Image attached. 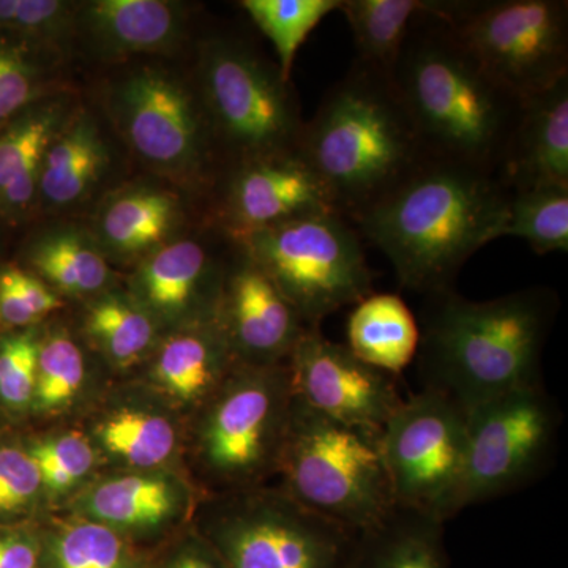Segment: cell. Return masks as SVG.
Returning a JSON list of instances; mask_svg holds the SVG:
<instances>
[{"mask_svg":"<svg viewBox=\"0 0 568 568\" xmlns=\"http://www.w3.org/2000/svg\"><path fill=\"white\" fill-rule=\"evenodd\" d=\"M508 201L499 175L426 159L353 224L386 254L399 284L426 297L454 290L469 257L504 237Z\"/></svg>","mask_w":568,"mask_h":568,"instance_id":"obj_1","label":"cell"},{"mask_svg":"<svg viewBox=\"0 0 568 568\" xmlns=\"http://www.w3.org/2000/svg\"><path fill=\"white\" fill-rule=\"evenodd\" d=\"M547 286L476 302L455 290L426 295L418 369L424 388L463 409L508 392L544 386L541 357L559 312Z\"/></svg>","mask_w":568,"mask_h":568,"instance_id":"obj_2","label":"cell"},{"mask_svg":"<svg viewBox=\"0 0 568 568\" xmlns=\"http://www.w3.org/2000/svg\"><path fill=\"white\" fill-rule=\"evenodd\" d=\"M390 78L428 159L499 175L523 100L481 70L446 22H414Z\"/></svg>","mask_w":568,"mask_h":568,"instance_id":"obj_3","label":"cell"},{"mask_svg":"<svg viewBox=\"0 0 568 568\" xmlns=\"http://www.w3.org/2000/svg\"><path fill=\"white\" fill-rule=\"evenodd\" d=\"M297 152L351 223L428 159L390 74L358 61L304 123Z\"/></svg>","mask_w":568,"mask_h":568,"instance_id":"obj_4","label":"cell"},{"mask_svg":"<svg viewBox=\"0 0 568 568\" xmlns=\"http://www.w3.org/2000/svg\"><path fill=\"white\" fill-rule=\"evenodd\" d=\"M278 473L295 503L354 534L396 506L381 432L339 424L295 396Z\"/></svg>","mask_w":568,"mask_h":568,"instance_id":"obj_5","label":"cell"},{"mask_svg":"<svg viewBox=\"0 0 568 568\" xmlns=\"http://www.w3.org/2000/svg\"><path fill=\"white\" fill-rule=\"evenodd\" d=\"M197 95L224 166L297 151L305 121L291 82L245 40L215 33L203 41Z\"/></svg>","mask_w":568,"mask_h":568,"instance_id":"obj_6","label":"cell"},{"mask_svg":"<svg viewBox=\"0 0 568 568\" xmlns=\"http://www.w3.org/2000/svg\"><path fill=\"white\" fill-rule=\"evenodd\" d=\"M237 244L308 327L375 293L361 234L339 212L298 216Z\"/></svg>","mask_w":568,"mask_h":568,"instance_id":"obj_7","label":"cell"},{"mask_svg":"<svg viewBox=\"0 0 568 568\" xmlns=\"http://www.w3.org/2000/svg\"><path fill=\"white\" fill-rule=\"evenodd\" d=\"M446 24L481 70L519 100L568 78L566 0H457Z\"/></svg>","mask_w":568,"mask_h":568,"instance_id":"obj_8","label":"cell"},{"mask_svg":"<svg viewBox=\"0 0 568 568\" xmlns=\"http://www.w3.org/2000/svg\"><path fill=\"white\" fill-rule=\"evenodd\" d=\"M396 504L447 523L463 510L466 410L443 392L422 388L381 432Z\"/></svg>","mask_w":568,"mask_h":568,"instance_id":"obj_9","label":"cell"},{"mask_svg":"<svg viewBox=\"0 0 568 568\" xmlns=\"http://www.w3.org/2000/svg\"><path fill=\"white\" fill-rule=\"evenodd\" d=\"M354 536L284 491L242 493L216 508L205 541L224 568H345Z\"/></svg>","mask_w":568,"mask_h":568,"instance_id":"obj_10","label":"cell"},{"mask_svg":"<svg viewBox=\"0 0 568 568\" xmlns=\"http://www.w3.org/2000/svg\"><path fill=\"white\" fill-rule=\"evenodd\" d=\"M560 416L544 386L466 409L463 510L525 487L548 466Z\"/></svg>","mask_w":568,"mask_h":568,"instance_id":"obj_11","label":"cell"},{"mask_svg":"<svg viewBox=\"0 0 568 568\" xmlns=\"http://www.w3.org/2000/svg\"><path fill=\"white\" fill-rule=\"evenodd\" d=\"M222 386L201 435L205 465L230 481L278 470L294 405L287 365L241 364Z\"/></svg>","mask_w":568,"mask_h":568,"instance_id":"obj_12","label":"cell"},{"mask_svg":"<svg viewBox=\"0 0 568 568\" xmlns=\"http://www.w3.org/2000/svg\"><path fill=\"white\" fill-rule=\"evenodd\" d=\"M108 108L129 148L155 170L196 179L220 156L200 95L168 71L125 74L112 85Z\"/></svg>","mask_w":568,"mask_h":568,"instance_id":"obj_13","label":"cell"},{"mask_svg":"<svg viewBox=\"0 0 568 568\" xmlns=\"http://www.w3.org/2000/svg\"><path fill=\"white\" fill-rule=\"evenodd\" d=\"M286 365L295 398L339 424L383 432L405 402L394 376L325 338L321 327L305 332Z\"/></svg>","mask_w":568,"mask_h":568,"instance_id":"obj_14","label":"cell"},{"mask_svg":"<svg viewBox=\"0 0 568 568\" xmlns=\"http://www.w3.org/2000/svg\"><path fill=\"white\" fill-rule=\"evenodd\" d=\"M220 227L231 241L310 213L336 211L324 183L297 151L224 168Z\"/></svg>","mask_w":568,"mask_h":568,"instance_id":"obj_15","label":"cell"},{"mask_svg":"<svg viewBox=\"0 0 568 568\" xmlns=\"http://www.w3.org/2000/svg\"><path fill=\"white\" fill-rule=\"evenodd\" d=\"M215 321L235 361L252 366L287 362L312 328L239 244L224 275Z\"/></svg>","mask_w":568,"mask_h":568,"instance_id":"obj_16","label":"cell"},{"mask_svg":"<svg viewBox=\"0 0 568 568\" xmlns=\"http://www.w3.org/2000/svg\"><path fill=\"white\" fill-rule=\"evenodd\" d=\"M499 178L508 192L568 186V78L523 100Z\"/></svg>","mask_w":568,"mask_h":568,"instance_id":"obj_17","label":"cell"},{"mask_svg":"<svg viewBox=\"0 0 568 568\" xmlns=\"http://www.w3.org/2000/svg\"><path fill=\"white\" fill-rule=\"evenodd\" d=\"M77 31L103 59L168 54L185 39L186 17L166 0H95L78 7Z\"/></svg>","mask_w":568,"mask_h":568,"instance_id":"obj_18","label":"cell"},{"mask_svg":"<svg viewBox=\"0 0 568 568\" xmlns=\"http://www.w3.org/2000/svg\"><path fill=\"white\" fill-rule=\"evenodd\" d=\"M70 115L63 100L48 99L0 126V219L17 223L39 201L41 164Z\"/></svg>","mask_w":568,"mask_h":568,"instance_id":"obj_19","label":"cell"},{"mask_svg":"<svg viewBox=\"0 0 568 568\" xmlns=\"http://www.w3.org/2000/svg\"><path fill=\"white\" fill-rule=\"evenodd\" d=\"M446 523L396 504L372 528L354 536L345 568H452Z\"/></svg>","mask_w":568,"mask_h":568,"instance_id":"obj_20","label":"cell"},{"mask_svg":"<svg viewBox=\"0 0 568 568\" xmlns=\"http://www.w3.org/2000/svg\"><path fill=\"white\" fill-rule=\"evenodd\" d=\"M219 263L211 246L197 239L166 242L142 261L136 287L142 302L162 316H175L192 308L205 286L222 291Z\"/></svg>","mask_w":568,"mask_h":568,"instance_id":"obj_21","label":"cell"},{"mask_svg":"<svg viewBox=\"0 0 568 568\" xmlns=\"http://www.w3.org/2000/svg\"><path fill=\"white\" fill-rule=\"evenodd\" d=\"M108 159L97 122L88 112H74L44 155L39 201L50 209L81 203L102 179Z\"/></svg>","mask_w":568,"mask_h":568,"instance_id":"obj_22","label":"cell"},{"mask_svg":"<svg viewBox=\"0 0 568 568\" xmlns=\"http://www.w3.org/2000/svg\"><path fill=\"white\" fill-rule=\"evenodd\" d=\"M347 349L366 365L396 376L416 358L420 328L399 295L372 293L347 317Z\"/></svg>","mask_w":568,"mask_h":568,"instance_id":"obj_23","label":"cell"},{"mask_svg":"<svg viewBox=\"0 0 568 568\" xmlns=\"http://www.w3.org/2000/svg\"><path fill=\"white\" fill-rule=\"evenodd\" d=\"M457 0H342L357 59L390 74L407 33L420 18L446 22Z\"/></svg>","mask_w":568,"mask_h":568,"instance_id":"obj_24","label":"cell"},{"mask_svg":"<svg viewBox=\"0 0 568 568\" xmlns=\"http://www.w3.org/2000/svg\"><path fill=\"white\" fill-rule=\"evenodd\" d=\"M179 220L173 193L134 186L108 197L97 220L100 248L122 257L152 253L166 241Z\"/></svg>","mask_w":568,"mask_h":568,"instance_id":"obj_25","label":"cell"},{"mask_svg":"<svg viewBox=\"0 0 568 568\" xmlns=\"http://www.w3.org/2000/svg\"><path fill=\"white\" fill-rule=\"evenodd\" d=\"M233 361L215 321L201 331L185 332L164 342L153 375L168 394L183 403H194L222 386Z\"/></svg>","mask_w":568,"mask_h":568,"instance_id":"obj_26","label":"cell"},{"mask_svg":"<svg viewBox=\"0 0 568 568\" xmlns=\"http://www.w3.org/2000/svg\"><path fill=\"white\" fill-rule=\"evenodd\" d=\"M178 491L166 478L125 476L97 485L82 499V510L93 521L118 530L155 529L173 517Z\"/></svg>","mask_w":568,"mask_h":568,"instance_id":"obj_27","label":"cell"},{"mask_svg":"<svg viewBox=\"0 0 568 568\" xmlns=\"http://www.w3.org/2000/svg\"><path fill=\"white\" fill-rule=\"evenodd\" d=\"M41 568H149L129 538L80 517L58 523L41 538Z\"/></svg>","mask_w":568,"mask_h":568,"instance_id":"obj_28","label":"cell"},{"mask_svg":"<svg viewBox=\"0 0 568 568\" xmlns=\"http://www.w3.org/2000/svg\"><path fill=\"white\" fill-rule=\"evenodd\" d=\"M29 260L52 286L67 294H95L111 271L97 239L73 227L48 231L31 245Z\"/></svg>","mask_w":568,"mask_h":568,"instance_id":"obj_29","label":"cell"},{"mask_svg":"<svg viewBox=\"0 0 568 568\" xmlns=\"http://www.w3.org/2000/svg\"><path fill=\"white\" fill-rule=\"evenodd\" d=\"M239 6L274 44L280 74L291 82L302 44L325 17L339 10L342 0H244Z\"/></svg>","mask_w":568,"mask_h":568,"instance_id":"obj_30","label":"cell"},{"mask_svg":"<svg viewBox=\"0 0 568 568\" xmlns=\"http://www.w3.org/2000/svg\"><path fill=\"white\" fill-rule=\"evenodd\" d=\"M504 237L528 242L537 254L568 252V186L511 190Z\"/></svg>","mask_w":568,"mask_h":568,"instance_id":"obj_31","label":"cell"},{"mask_svg":"<svg viewBox=\"0 0 568 568\" xmlns=\"http://www.w3.org/2000/svg\"><path fill=\"white\" fill-rule=\"evenodd\" d=\"M85 327L104 354L121 366L140 361L155 335L149 313L119 295H106L95 302L89 308Z\"/></svg>","mask_w":568,"mask_h":568,"instance_id":"obj_32","label":"cell"},{"mask_svg":"<svg viewBox=\"0 0 568 568\" xmlns=\"http://www.w3.org/2000/svg\"><path fill=\"white\" fill-rule=\"evenodd\" d=\"M100 443L130 465L155 467L173 455L175 433L166 418L142 410H122L103 422Z\"/></svg>","mask_w":568,"mask_h":568,"instance_id":"obj_33","label":"cell"},{"mask_svg":"<svg viewBox=\"0 0 568 568\" xmlns=\"http://www.w3.org/2000/svg\"><path fill=\"white\" fill-rule=\"evenodd\" d=\"M77 10L61 0H0V37L28 50H54L77 32Z\"/></svg>","mask_w":568,"mask_h":568,"instance_id":"obj_34","label":"cell"},{"mask_svg":"<svg viewBox=\"0 0 568 568\" xmlns=\"http://www.w3.org/2000/svg\"><path fill=\"white\" fill-rule=\"evenodd\" d=\"M84 381V357L80 346L63 334L40 343L37 383L32 402L37 409H62L77 396Z\"/></svg>","mask_w":568,"mask_h":568,"instance_id":"obj_35","label":"cell"},{"mask_svg":"<svg viewBox=\"0 0 568 568\" xmlns=\"http://www.w3.org/2000/svg\"><path fill=\"white\" fill-rule=\"evenodd\" d=\"M48 80L28 48L0 37V126L43 100Z\"/></svg>","mask_w":568,"mask_h":568,"instance_id":"obj_36","label":"cell"},{"mask_svg":"<svg viewBox=\"0 0 568 568\" xmlns=\"http://www.w3.org/2000/svg\"><path fill=\"white\" fill-rule=\"evenodd\" d=\"M39 466L41 484L52 495L69 491L95 465V454L78 433L41 440L29 450Z\"/></svg>","mask_w":568,"mask_h":568,"instance_id":"obj_37","label":"cell"},{"mask_svg":"<svg viewBox=\"0 0 568 568\" xmlns=\"http://www.w3.org/2000/svg\"><path fill=\"white\" fill-rule=\"evenodd\" d=\"M39 351L33 332L10 335L0 342V398L7 405L22 407L32 402Z\"/></svg>","mask_w":568,"mask_h":568,"instance_id":"obj_38","label":"cell"},{"mask_svg":"<svg viewBox=\"0 0 568 568\" xmlns=\"http://www.w3.org/2000/svg\"><path fill=\"white\" fill-rule=\"evenodd\" d=\"M41 488L39 466L32 455L17 447H0V515L28 507Z\"/></svg>","mask_w":568,"mask_h":568,"instance_id":"obj_39","label":"cell"},{"mask_svg":"<svg viewBox=\"0 0 568 568\" xmlns=\"http://www.w3.org/2000/svg\"><path fill=\"white\" fill-rule=\"evenodd\" d=\"M0 568H41V538L29 530L0 529Z\"/></svg>","mask_w":568,"mask_h":568,"instance_id":"obj_40","label":"cell"},{"mask_svg":"<svg viewBox=\"0 0 568 568\" xmlns=\"http://www.w3.org/2000/svg\"><path fill=\"white\" fill-rule=\"evenodd\" d=\"M0 320L11 327H24L37 321L14 283L10 265L0 271Z\"/></svg>","mask_w":568,"mask_h":568,"instance_id":"obj_41","label":"cell"},{"mask_svg":"<svg viewBox=\"0 0 568 568\" xmlns=\"http://www.w3.org/2000/svg\"><path fill=\"white\" fill-rule=\"evenodd\" d=\"M160 568H224L207 541L192 540L174 549Z\"/></svg>","mask_w":568,"mask_h":568,"instance_id":"obj_42","label":"cell"}]
</instances>
